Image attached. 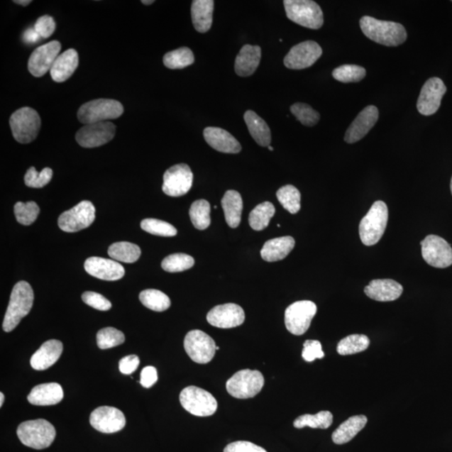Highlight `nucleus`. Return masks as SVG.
Wrapping results in <instances>:
<instances>
[{
    "label": "nucleus",
    "instance_id": "8",
    "mask_svg": "<svg viewBox=\"0 0 452 452\" xmlns=\"http://www.w3.org/2000/svg\"><path fill=\"white\" fill-rule=\"evenodd\" d=\"M180 400L185 411L195 417H211L218 408L216 398L208 391L197 386L186 387L181 391Z\"/></svg>",
    "mask_w": 452,
    "mask_h": 452
},
{
    "label": "nucleus",
    "instance_id": "23",
    "mask_svg": "<svg viewBox=\"0 0 452 452\" xmlns=\"http://www.w3.org/2000/svg\"><path fill=\"white\" fill-rule=\"evenodd\" d=\"M365 294L373 300L392 302L402 296L403 287L391 279L373 280L365 288Z\"/></svg>",
    "mask_w": 452,
    "mask_h": 452
},
{
    "label": "nucleus",
    "instance_id": "13",
    "mask_svg": "<svg viewBox=\"0 0 452 452\" xmlns=\"http://www.w3.org/2000/svg\"><path fill=\"white\" fill-rule=\"evenodd\" d=\"M422 256L433 268H446L452 265V248L441 237L430 235L421 241Z\"/></svg>",
    "mask_w": 452,
    "mask_h": 452
},
{
    "label": "nucleus",
    "instance_id": "60",
    "mask_svg": "<svg viewBox=\"0 0 452 452\" xmlns=\"http://www.w3.org/2000/svg\"><path fill=\"white\" fill-rule=\"evenodd\" d=\"M451 194H452V178H451Z\"/></svg>",
    "mask_w": 452,
    "mask_h": 452
},
{
    "label": "nucleus",
    "instance_id": "40",
    "mask_svg": "<svg viewBox=\"0 0 452 452\" xmlns=\"http://www.w3.org/2000/svg\"><path fill=\"white\" fill-rule=\"evenodd\" d=\"M194 62V55L188 48H181L167 53L164 57V64L172 70L184 69Z\"/></svg>",
    "mask_w": 452,
    "mask_h": 452
},
{
    "label": "nucleus",
    "instance_id": "46",
    "mask_svg": "<svg viewBox=\"0 0 452 452\" xmlns=\"http://www.w3.org/2000/svg\"><path fill=\"white\" fill-rule=\"evenodd\" d=\"M13 209L17 221L23 226H31L36 221L40 214V208L34 202H18Z\"/></svg>",
    "mask_w": 452,
    "mask_h": 452
},
{
    "label": "nucleus",
    "instance_id": "17",
    "mask_svg": "<svg viewBox=\"0 0 452 452\" xmlns=\"http://www.w3.org/2000/svg\"><path fill=\"white\" fill-rule=\"evenodd\" d=\"M446 87L441 79L432 77L424 84L417 101L419 113L424 116L435 114L440 109Z\"/></svg>",
    "mask_w": 452,
    "mask_h": 452
},
{
    "label": "nucleus",
    "instance_id": "26",
    "mask_svg": "<svg viewBox=\"0 0 452 452\" xmlns=\"http://www.w3.org/2000/svg\"><path fill=\"white\" fill-rule=\"evenodd\" d=\"M64 397L62 387L57 383L37 385L28 395V402L38 407H48L62 402Z\"/></svg>",
    "mask_w": 452,
    "mask_h": 452
},
{
    "label": "nucleus",
    "instance_id": "15",
    "mask_svg": "<svg viewBox=\"0 0 452 452\" xmlns=\"http://www.w3.org/2000/svg\"><path fill=\"white\" fill-rule=\"evenodd\" d=\"M116 130V126L111 122L88 124L78 130L76 140L83 148L100 147L114 139Z\"/></svg>",
    "mask_w": 452,
    "mask_h": 452
},
{
    "label": "nucleus",
    "instance_id": "27",
    "mask_svg": "<svg viewBox=\"0 0 452 452\" xmlns=\"http://www.w3.org/2000/svg\"><path fill=\"white\" fill-rule=\"evenodd\" d=\"M262 50L259 45H245L237 55L235 71L242 77H250L259 67Z\"/></svg>",
    "mask_w": 452,
    "mask_h": 452
},
{
    "label": "nucleus",
    "instance_id": "50",
    "mask_svg": "<svg viewBox=\"0 0 452 452\" xmlns=\"http://www.w3.org/2000/svg\"><path fill=\"white\" fill-rule=\"evenodd\" d=\"M302 356L307 362H313L316 358H323L325 354L321 349V344L318 340H307L304 343Z\"/></svg>",
    "mask_w": 452,
    "mask_h": 452
},
{
    "label": "nucleus",
    "instance_id": "3",
    "mask_svg": "<svg viewBox=\"0 0 452 452\" xmlns=\"http://www.w3.org/2000/svg\"><path fill=\"white\" fill-rule=\"evenodd\" d=\"M55 435L53 424L43 419L23 422L17 429L21 443L36 450L48 448L53 443Z\"/></svg>",
    "mask_w": 452,
    "mask_h": 452
},
{
    "label": "nucleus",
    "instance_id": "22",
    "mask_svg": "<svg viewBox=\"0 0 452 452\" xmlns=\"http://www.w3.org/2000/svg\"><path fill=\"white\" fill-rule=\"evenodd\" d=\"M379 118V110L375 106H368L360 111L347 130L344 140L354 143L365 138Z\"/></svg>",
    "mask_w": 452,
    "mask_h": 452
},
{
    "label": "nucleus",
    "instance_id": "29",
    "mask_svg": "<svg viewBox=\"0 0 452 452\" xmlns=\"http://www.w3.org/2000/svg\"><path fill=\"white\" fill-rule=\"evenodd\" d=\"M294 246L295 240L292 236L279 237L265 242L260 255L265 262H278L286 258Z\"/></svg>",
    "mask_w": 452,
    "mask_h": 452
},
{
    "label": "nucleus",
    "instance_id": "41",
    "mask_svg": "<svg viewBox=\"0 0 452 452\" xmlns=\"http://www.w3.org/2000/svg\"><path fill=\"white\" fill-rule=\"evenodd\" d=\"M278 202L291 214H297L301 209V194L294 186L288 184L277 192Z\"/></svg>",
    "mask_w": 452,
    "mask_h": 452
},
{
    "label": "nucleus",
    "instance_id": "18",
    "mask_svg": "<svg viewBox=\"0 0 452 452\" xmlns=\"http://www.w3.org/2000/svg\"><path fill=\"white\" fill-rule=\"evenodd\" d=\"M60 49L62 45L57 40L39 46L31 55L28 62L29 72L35 77H43L46 72L50 71L55 60L59 57Z\"/></svg>",
    "mask_w": 452,
    "mask_h": 452
},
{
    "label": "nucleus",
    "instance_id": "44",
    "mask_svg": "<svg viewBox=\"0 0 452 452\" xmlns=\"http://www.w3.org/2000/svg\"><path fill=\"white\" fill-rule=\"evenodd\" d=\"M125 342L123 332L114 328L102 329L97 334V346L101 349L111 348L121 346Z\"/></svg>",
    "mask_w": 452,
    "mask_h": 452
},
{
    "label": "nucleus",
    "instance_id": "4",
    "mask_svg": "<svg viewBox=\"0 0 452 452\" xmlns=\"http://www.w3.org/2000/svg\"><path fill=\"white\" fill-rule=\"evenodd\" d=\"M389 211L381 200L373 204L369 212L360 224V236L363 245L371 246L380 241L388 223Z\"/></svg>",
    "mask_w": 452,
    "mask_h": 452
},
{
    "label": "nucleus",
    "instance_id": "12",
    "mask_svg": "<svg viewBox=\"0 0 452 452\" xmlns=\"http://www.w3.org/2000/svg\"><path fill=\"white\" fill-rule=\"evenodd\" d=\"M184 346L191 360L202 365L211 362L217 351L214 339L200 330L190 331L185 336Z\"/></svg>",
    "mask_w": 452,
    "mask_h": 452
},
{
    "label": "nucleus",
    "instance_id": "43",
    "mask_svg": "<svg viewBox=\"0 0 452 452\" xmlns=\"http://www.w3.org/2000/svg\"><path fill=\"white\" fill-rule=\"evenodd\" d=\"M366 76V70L357 65H343L334 70L335 80L343 83L358 82Z\"/></svg>",
    "mask_w": 452,
    "mask_h": 452
},
{
    "label": "nucleus",
    "instance_id": "49",
    "mask_svg": "<svg viewBox=\"0 0 452 452\" xmlns=\"http://www.w3.org/2000/svg\"><path fill=\"white\" fill-rule=\"evenodd\" d=\"M82 301L86 304L99 311H109L111 309V304L109 300L97 292H86L82 294Z\"/></svg>",
    "mask_w": 452,
    "mask_h": 452
},
{
    "label": "nucleus",
    "instance_id": "38",
    "mask_svg": "<svg viewBox=\"0 0 452 452\" xmlns=\"http://www.w3.org/2000/svg\"><path fill=\"white\" fill-rule=\"evenodd\" d=\"M370 338L363 334H352L344 338L338 344L337 352L340 355H351L361 353L370 346Z\"/></svg>",
    "mask_w": 452,
    "mask_h": 452
},
{
    "label": "nucleus",
    "instance_id": "51",
    "mask_svg": "<svg viewBox=\"0 0 452 452\" xmlns=\"http://www.w3.org/2000/svg\"><path fill=\"white\" fill-rule=\"evenodd\" d=\"M34 29L42 38H49L55 31L54 18L49 16L40 17L35 22Z\"/></svg>",
    "mask_w": 452,
    "mask_h": 452
},
{
    "label": "nucleus",
    "instance_id": "36",
    "mask_svg": "<svg viewBox=\"0 0 452 452\" xmlns=\"http://www.w3.org/2000/svg\"><path fill=\"white\" fill-rule=\"evenodd\" d=\"M275 212H276V209L272 203L264 202L258 204L250 214V227L255 231H263L268 226Z\"/></svg>",
    "mask_w": 452,
    "mask_h": 452
},
{
    "label": "nucleus",
    "instance_id": "32",
    "mask_svg": "<svg viewBox=\"0 0 452 452\" xmlns=\"http://www.w3.org/2000/svg\"><path fill=\"white\" fill-rule=\"evenodd\" d=\"M368 419L365 416L352 417L341 424L333 433L332 439L335 444L348 443L355 437L366 426Z\"/></svg>",
    "mask_w": 452,
    "mask_h": 452
},
{
    "label": "nucleus",
    "instance_id": "33",
    "mask_svg": "<svg viewBox=\"0 0 452 452\" xmlns=\"http://www.w3.org/2000/svg\"><path fill=\"white\" fill-rule=\"evenodd\" d=\"M226 221L231 228L238 227L241 221L243 202L241 195L236 190H228L221 200Z\"/></svg>",
    "mask_w": 452,
    "mask_h": 452
},
{
    "label": "nucleus",
    "instance_id": "54",
    "mask_svg": "<svg viewBox=\"0 0 452 452\" xmlns=\"http://www.w3.org/2000/svg\"><path fill=\"white\" fill-rule=\"evenodd\" d=\"M158 381V371L155 367L147 366L141 372L140 375V384L144 388H150Z\"/></svg>",
    "mask_w": 452,
    "mask_h": 452
},
{
    "label": "nucleus",
    "instance_id": "55",
    "mask_svg": "<svg viewBox=\"0 0 452 452\" xmlns=\"http://www.w3.org/2000/svg\"><path fill=\"white\" fill-rule=\"evenodd\" d=\"M39 37H40L35 30H28L24 34V40L26 43H35V42L39 40Z\"/></svg>",
    "mask_w": 452,
    "mask_h": 452
},
{
    "label": "nucleus",
    "instance_id": "16",
    "mask_svg": "<svg viewBox=\"0 0 452 452\" xmlns=\"http://www.w3.org/2000/svg\"><path fill=\"white\" fill-rule=\"evenodd\" d=\"M323 54L321 46L313 40H307L297 44L289 51L284 58L285 67L292 70L309 68L316 62Z\"/></svg>",
    "mask_w": 452,
    "mask_h": 452
},
{
    "label": "nucleus",
    "instance_id": "35",
    "mask_svg": "<svg viewBox=\"0 0 452 452\" xmlns=\"http://www.w3.org/2000/svg\"><path fill=\"white\" fill-rule=\"evenodd\" d=\"M190 220L197 229L203 231L211 225V204L206 199L194 202L189 209Z\"/></svg>",
    "mask_w": 452,
    "mask_h": 452
},
{
    "label": "nucleus",
    "instance_id": "48",
    "mask_svg": "<svg viewBox=\"0 0 452 452\" xmlns=\"http://www.w3.org/2000/svg\"><path fill=\"white\" fill-rule=\"evenodd\" d=\"M53 176V171L50 167H45L41 172H37L35 167H31L25 175V183L28 187L43 188L50 183Z\"/></svg>",
    "mask_w": 452,
    "mask_h": 452
},
{
    "label": "nucleus",
    "instance_id": "11",
    "mask_svg": "<svg viewBox=\"0 0 452 452\" xmlns=\"http://www.w3.org/2000/svg\"><path fill=\"white\" fill-rule=\"evenodd\" d=\"M316 314V306L311 301H298L289 306L285 312L287 329L300 336L309 330Z\"/></svg>",
    "mask_w": 452,
    "mask_h": 452
},
{
    "label": "nucleus",
    "instance_id": "24",
    "mask_svg": "<svg viewBox=\"0 0 452 452\" xmlns=\"http://www.w3.org/2000/svg\"><path fill=\"white\" fill-rule=\"evenodd\" d=\"M63 352V344L57 339L48 340L31 358V365L35 370L49 369L57 363Z\"/></svg>",
    "mask_w": 452,
    "mask_h": 452
},
{
    "label": "nucleus",
    "instance_id": "58",
    "mask_svg": "<svg viewBox=\"0 0 452 452\" xmlns=\"http://www.w3.org/2000/svg\"><path fill=\"white\" fill-rule=\"evenodd\" d=\"M4 402V395L3 393H0V407H2Z\"/></svg>",
    "mask_w": 452,
    "mask_h": 452
},
{
    "label": "nucleus",
    "instance_id": "34",
    "mask_svg": "<svg viewBox=\"0 0 452 452\" xmlns=\"http://www.w3.org/2000/svg\"><path fill=\"white\" fill-rule=\"evenodd\" d=\"M109 255L116 262L133 263H136L141 255V249L137 245L130 242H116L110 246Z\"/></svg>",
    "mask_w": 452,
    "mask_h": 452
},
{
    "label": "nucleus",
    "instance_id": "10",
    "mask_svg": "<svg viewBox=\"0 0 452 452\" xmlns=\"http://www.w3.org/2000/svg\"><path fill=\"white\" fill-rule=\"evenodd\" d=\"M95 218L96 209L93 204L88 200H83L76 206L60 214L58 226L65 232H77L89 227Z\"/></svg>",
    "mask_w": 452,
    "mask_h": 452
},
{
    "label": "nucleus",
    "instance_id": "57",
    "mask_svg": "<svg viewBox=\"0 0 452 452\" xmlns=\"http://www.w3.org/2000/svg\"><path fill=\"white\" fill-rule=\"evenodd\" d=\"M142 3L145 4V6H150V4L155 3L153 0H143Z\"/></svg>",
    "mask_w": 452,
    "mask_h": 452
},
{
    "label": "nucleus",
    "instance_id": "53",
    "mask_svg": "<svg viewBox=\"0 0 452 452\" xmlns=\"http://www.w3.org/2000/svg\"><path fill=\"white\" fill-rule=\"evenodd\" d=\"M139 363L137 355L126 356L119 362V370L123 375H131L138 369Z\"/></svg>",
    "mask_w": 452,
    "mask_h": 452
},
{
    "label": "nucleus",
    "instance_id": "1",
    "mask_svg": "<svg viewBox=\"0 0 452 452\" xmlns=\"http://www.w3.org/2000/svg\"><path fill=\"white\" fill-rule=\"evenodd\" d=\"M360 28L368 38L386 46H398L407 39V31L399 23L363 16L360 20Z\"/></svg>",
    "mask_w": 452,
    "mask_h": 452
},
{
    "label": "nucleus",
    "instance_id": "37",
    "mask_svg": "<svg viewBox=\"0 0 452 452\" xmlns=\"http://www.w3.org/2000/svg\"><path fill=\"white\" fill-rule=\"evenodd\" d=\"M140 302L148 309L155 312H164L170 309L171 301L165 293L155 289H147L139 295Z\"/></svg>",
    "mask_w": 452,
    "mask_h": 452
},
{
    "label": "nucleus",
    "instance_id": "30",
    "mask_svg": "<svg viewBox=\"0 0 452 452\" xmlns=\"http://www.w3.org/2000/svg\"><path fill=\"white\" fill-rule=\"evenodd\" d=\"M213 0H194L191 6L193 25L199 33H206L212 26Z\"/></svg>",
    "mask_w": 452,
    "mask_h": 452
},
{
    "label": "nucleus",
    "instance_id": "31",
    "mask_svg": "<svg viewBox=\"0 0 452 452\" xmlns=\"http://www.w3.org/2000/svg\"><path fill=\"white\" fill-rule=\"evenodd\" d=\"M244 119L250 134L255 141L260 146H270L272 142V134L267 123L251 110L246 111Z\"/></svg>",
    "mask_w": 452,
    "mask_h": 452
},
{
    "label": "nucleus",
    "instance_id": "9",
    "mask_svg": "<svg viewBox=\"0 0 452 452\" xmlns=\"http://www.w3.org/2000/svg\"><path fill=\"white\" fill-rule=\"evenodd\" d=\"M264 383V377L260 371L243 370L236 373L227 381L226 390L233 397L250 399L260 392Z\"/></svg>",
    "mask_w": 452,
    "mask_h": 452
},
{
    "label": "nucleus",
    "instance_id": "42",
    "mask_svg": "<svg viewBox=\"0 0 452 452\" xmlns=\"http://www.w3.org/2000/svg\"><path fill=\"white\" fill-rule=\"evenodd\" d=\"M192 256L177 253L167 256L162 262V268L167 272H181L193 268Z\"/></svg>",
    "mask_w": 452,
    "mask_h": 452
},
{
    "label": "nucleus",
    "instance_id": "21",
    "mask_svg": "<svg viewBox=\"0 0 452 452\" xmlns=\"http://www.w3.org/2000/svg\"><path fill=\"white\" fill-rule=\"evenodd\" d=\"M84 268L91 276L104 281H118L125 275L124 268L116 260L96 256L87 259Z\"/></svg>",
    "mask_w": 452,
    "mask_h": 452
},
{
    "label": "nucleus",
    "instance_id": "52",
    "mask_svg": "<svg viewBox=\"0 0 452 452\" xmlns=\"http://www.w3.org/2000/svg\"><path fill=\"white\" fill-rule=\"evenodd\" d=\"M224 452H268L263 447L253 443V442L239 441L232 442L228 445Z\"/></svg>",
    "mask_w": 452,
    "mask_h": 452
},
{
    "label": "nucleus",
    "instance_id": "28",
    "mask_svg": "<svg viewBox=\"0 0 452 452\" xmlns=\"http://www.w3.org/2000/svg\"><path fill=\"white\" fill-rule=\"evenodd\" d=\"M79 57L77 50L69 49L55 60L50 69V76L55 82H64L68 80L78 67Z\"/></svg>",
    "mask_w": 452,
    "mask_h": 452
},
{
    "label": "nucleus",
    "instance_id": "14",
    "mask_svg": "<svg viewBox=\"0 0 452 452\" xmlns=\"http://www.w3.org/2000/svg\"><path fill=\"white\" fill-rule=\"evenodd\" d=\"M193 173L185 164L172 166L164 175L162 191L171 197H180L192 187Z\"/></svg>",
    "mask_w": 452,
    "mask_h": 452
},
{
    "label": "nucleus",
    "instance_id": "19",
    "mask_svg": "<svg viewBox=\"0 0 452 452\" xmlns=\"http://www.w3.org/2000/svg\"><path fill=\"white\" fill-rule=\"evenodd\" d=\"M90 423L97 431L105 434H113L123 430L126 426V418L118 409L101 407L91 414Z\"/></svg>",
    "mask_w": 452,
    "mask_h": 452
},
{
    "label": "nucleus",
    "instance_id": "6",
    "mask_svg": "<svg viewBox=\"0 0 452 452\" xmlns=\"http://www.w3.org/2000/svg\"><path fill=\"white\" fill-rule=\"evenodd\" d=\"M287 16L296 24L312 30L324 25V13L318 4L311 0H285L283 2Z\"/></svg>",
    "mask_w": 452,
    "mask_h": 452
},
{
    "label": "nucleus",
    "instance_id": "47",
    "mask_svg": "<svg viewBox=\"0 0 452 452\" xmlns=\"http://www.w3.org/2000/svg\"><path fill=\"white\" fill-rule=\"evenodd\" d=\"M291 111L302 125L307 127H313L319 122L320 114L309 105L297 102L291 106Z\"/></svg>",
    "mask_w": 452,
    "mask_h": 452
},
{
    "label": "nucleus",
    "instance_id": "45",
    "mask_svg": "<svg viewBox=\"0 0 452 452\" xmlns=\"http://www.w3.org/2000/svg\"><path fill=\"white\" fill-rule=\"evenodd\" d=\"M141 228L149 234L158 236L172 237L178 233L171 224L157 219H145L141 222Z\"/></svg>",
    "mask_w": 452,
    "mask_h": 452
},
{
    "label": "nucleus",
    "instance_id": "5",
    "mask_svg": "<svg viewBox=\"0 0 452 452\" xmlns=\"http://www.w3.org/2000/svg\"><path fill=\"white\" fill-rule=\"evenodd\" d=\"M124 111L120 101L114 99H96L84 104L78 110L77 118L83 124L107 122L118 118Z\"/></svg>",
    "mask_w": 452,
    "mask_h": 452
},
{
    "label": "nucleus",
    "instance_id": "59",
    "mask_svg": "<svg viewBox=\"0 0 452 452\" xmlns=\"http://www.w3.org/2000/svg\"><path fill=\"white\" fill-rule=\"evenodd\" d=\"M269 150L273 151L274 148L272 146H268Z\"/></svg>",
    "mask_w": 452,
    "mask_h": 452
},
{
    "label": "nucleus",
    "instance_id": "20",
    "mask_svg": "<svg viewBox=\"0 0 452 452\" xmlns=\"http://www.w3.org/2000/svg\"><path fill=\"white\" fill-rule=\"evenodd\" d=\"M245 319L244 310L234 304L214 307L207 314L208 323L219 329L238 327L244 323Z\"/></svg>",
    "mask_w": 452,
    "mask_h": 452
},
{
    "label": "nucleus",
    "instance_id": "25",
    "mask_svg": "<svg viewBox=\"0 0 452 452\" xmlns=\"http://www.w3.org/2000/svg\"><path fill=\"white\" fill-rule=\"evenodd\" d=\"M204 138L209 146L225 153H238L241 146L236 138L221 128L208 127L204 130Z\"/></svg>",
    "mask_w": 452,
    "mask_h": 452
},
{
    "label": "nucleus",
    "instance_id": "7",
    "mask_svg": "<svg viewBox=\"0 0 452 452\" xmlns=\"http://www.w3.org/2000/svg\"><path fill=\"white\" fill-rule=\"evenodd\" d=\"M9 125L16 141L26 144L34 141L38 136L41 121L39 114L35 109L25 106L11 115Z\"/></svg>",
    "mask_w": 452,
    "mask_h": 452
},
{
    "label": "nucleus",
    "instance_id": "39",
    "mask_svg": "<svg viewBox=\"0 0 452 452\" xmlns=\"http://www.w3.org/2000/svg\"><path fill=\"white\" fill-rule=\"evenodd\" d=\"M334 417L329 412H320L316 414H306L297 417L293 426L297 429L311 427L314 429H328L332 425Z\"/></svg>",
    "mask_w": 452,
    "mask_h": 452
},
{
    "label": "nucleus",
    "instance_id": "2",
    "mask_svg": "<svg viewBox=\"0 0 452 452\" xmlns=\"http://www.w3.org/2000/svg\"><path fill=\"white\" fill-rule=\"evenodd\" d=\"M34 304V292L29 283L21 281L13 287L11 299H9L6 316H4L3 329L11 332L15 329L23 318L29 314Z\"/></svg>",
    "mask_w": 452,
    "mask_h": 452
},
{
    "label": "nucleus",
    "instance_id": "56",
    "mask_svg": "<svg viewBox=\"0 0 452 452\" xmlns=\"http://www.w3.org/2000/svg\"><path fill=\"white\" fill-rule=\"evenodd\" d=\"M31 2H32L31 0H18V1H13V3L20 4V6H29V4Z\"/></svg>",
    "mask_w": 452,
    "mask_h": 452
}]
</instances>
